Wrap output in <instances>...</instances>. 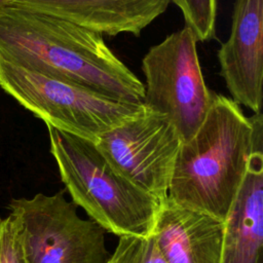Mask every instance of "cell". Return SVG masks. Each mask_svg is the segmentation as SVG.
Returning a JSON list of instances; mask_svg holds the SVG:
<instances>
[{"label": "cell", "mask_w": 263, "mask_h": 263, "mask_svg": "<svg viewBox=\"0 0 263 263\" xmlns=\"http://www.w3.org/2000/svg\"><path fill=\"white\" fill-rule=\"evenodd\" d=\"M262 121L261 111L247 117L234 101L214 93L202 122L180 146L167 199L225 222L251 155L263 152Z\"/></svg>", "instance_id": "obj_2"}, {"label": "cell", "mask_w": 263, "mask_h": 263, "mask_svg": "<svg viewBox=\"0 0 263 263\" xmlns=\"http://www.w3.org/2000/svg\"><path fill=\"white\" fill-rule=\"evenodd\" d=\"M95 144L125 179L160 200L166 198L182 140L165 115L144 107Z\"/></svg>", "instance_id": "obj_7"}, {"label": "cell", "mask_w": 263, "mask_h": 263, "mask_svg": "<svg viewBox=\"0 0 263 263\" xmlns=\"http://www.w3.org/2000/svg\"><path fill=\"white\" fill-rule=\"evenodd\" d=\"M196 44L194 33L184 26L150 47L142 60L143 105L165 115L182 142L196 132L214 97L204 82Z\"/></svg>", "instance_id": "obj_5"}, {"label": "cell", "mask_w": 263, "mask_h": 263, "mask_svg": "<svg viewBox=\"0 0 263 263\" xmlns=\"http://www.w3.org/2000/svg\"><path fill=\"white\" fill-rule=\"evenodd\" d=\"M225 222L164 198L152 237L165 263H220Z\"/></svg>", "instance_id": "obj_9"}, {"label": "cell", "mask_w": 263, "mask_h": 263, "mask_svg": "<svg viewBox=\"0 0 263 263\" xmlns=\"http://www.w3.org/2000/svg\"><path fill=\"white\" fill-rule=\"evenodd\" d=\"M232 101L258 113L262 105L263 0H235L231 31L218 51Z\"/></svg>", "instance_id": "obj_8"}, {"label": "cell", "mask_w": 263, "mask_h": 263, "mask_svg": "<svg viewBox=\"0 0 263 263\" xmlns=\"http://www.w3.org/2000/svg\"><path fill=\"white\" fill-rule=\"evenodd\" d=\"M47 129L50 152L72 202L107 232L151 236L162 200L120 175L93 142L49 125Z\"/></svg>", "instance_id": "obj_3"}, {"label": "cell", "mask_w": 263, "mask_h": 263, "mask_svg": "<svg viewBox=\"0 0 263 263\" xmlns=\"http://www.w3.org/2000/svg\"><path fill=\"white\" fill-rule=\"evenodd\" d=\"M106 263H165L151 236H119L117 247Z\"/></svg>", "instance_id": "obj_13"}, {"label": "cell", "mask_w": 263, "mask_h": 263, "mask_svg": "<svg viewBox=\"0 0 263 263\" xmlns=\"http://www.w3.org/2000/svg\"><path fill=\"white\" fill-rule=\"evenodd\" d=\"M32 9L67 20L101 35L130 33L162 14L171 0H9Z\"/></svg>", "instance_id": "obj_10"}, {"label": "cell", "mask_w": 263, "mask_h": 263, "mask_svg": "<svg viewBox=\"0 0 263 263\" xmlns=\"http://www.w3.org/2000/svg\"><path fill=\"white\" fill-rule=\"evenodd\" d=\"M0 58L123 102L144 101V83L101 34L20 3L0 6Z\"/></svg>", "instance_id": "obj_1"}, {"label": "cell", "mask_w": 263, "mask_h": 263, "mask_svg": "<svg viewBox=\"0 0 263 263\" xmlns=\"http://www.w3.org/2000/svg\"><path fill=\"white\" fill-rule=\"evenodd\" d=\"M65 191L10 200L9 214L20 221L27 262L106 263V231L92 220L81 219Z\"/></svg>", "instance_id": "obj_6"}, {"label": "cell", "mask_w": 263, "mask_h": 263, "mask_svg": "<svg viewBox=\"0 0 263 263\" xmlns=\"http://www.w3.org/2000/svg\"><path fill=\"white\" fill-rule=\"evenodd\" d=\"M183 13L185 26L197 41H209L215 37L217 0H171Z\"/></svg>", "instance_id": "obj_12"}, {"label": "cell", "mask_w": 263, "mask_h": 263, "mask_svg": "<svg viewBox=\"0 0 263 263\" xmlns=\"http://www.w3.org/2000/svg\"><path fill=\"white\" fill-rule=\"evenodd\" d=\"M0 86L46 125L93 143L144 109L143 104L123 102L1 58Z\"/></svg>", "instance_id": "obj_4"}, {"label": "cell", "mask_w": 263, "mask_h": 263, "mask_svg": "<svg viewBox=\"0 0 263 263\" xmlns=\"http://www.w3.org/2000/svg\"><path fill=\"white\" fill-rule=\"evenodd\" d=\"M0 263H28L22 240L21 224L12 214L0 218Z\"/></svg>", "instance_id": "obj_14"}, {"label": "cell", "mask_w": 263, "mask_h": 263, "mask_svg": "<svg viewBox=\"0 0 263 263\" xmlns=\"http://www.w3.org/2000/svg\"><path fill=\"white\" fill-rule=\"evenodd\" d=\"M262 247L263 152H254L225 221L220 263H261Z\"/></svg>", "instance_id": "obj_11"}, {"label": "cell", "mask_w": 263, "mask_h": 263, "mask_svg": "<svg viewBox=\"0 0 263 263\" xmlns=\"http://www.w3.org/2000/svg\"><path fill=\"white\" fill-rule=\"evenodd\" d=\"M7 1H9V0H0V6L3 5V4H5Z\"/></svg>", "instance_id": "obj_15"}]
</instances>
